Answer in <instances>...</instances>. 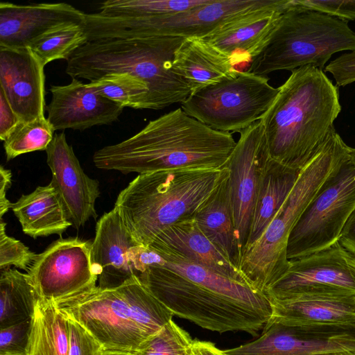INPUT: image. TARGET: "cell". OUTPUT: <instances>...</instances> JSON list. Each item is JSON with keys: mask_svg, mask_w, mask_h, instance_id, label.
Here are the masks:
<instances>
[{"mask_svg": "<svg viewBox=\"0 0 355 355\" xmlns=\"http://www.w3.org/2000/svg\"><path fill=\"white\" fill-rule=\"evenodd\" d=\"M54 131L45 116L20 123L3 141L7 160L27 153L46 150L53 139Z\"/></svg>", "mask_w": 355, "mask_h": 355, "instance_id": "obj_32", "label": "cell"}, {"mask_svg": "<svg viewBox=\"0 0 355 355\" xmlns=\"http://www.w3.org/2000/svg\"><path fill=\"white\" fill-rule=\"evenodd\" d=\"M10 209L24 233L33 239L52 234L61 236L72 226L59 195L51 183L22 195L11 204Z\"/></svg>", "mask_w": 355, "mask_h": 355, "instance_id": "obj_27", "label": "cell"}, {"mask_svg": "<svg viewBox=\"0 0 355 355\" xmlns=\"http://www.w3.org/2000/svg\"><path fill=\"white\" fill-rule=\"evenodd\" d=\"M102 355H134V353L123 351L104 350Z\"/></svg>", "mask_w": 355, "mask_h": 355, "instance_id": "obj_44", "label": "cell"}, {"mask_svg": "<svg viewBox=\"0 0 355 355\" xmlns=\"http://www.w3.org/2000/svg\"><path fill=\"white\" fill-rule=\"evenodd\" d=\"M269 79L245 71L233 78L206 87L181 103L189 116L212 129L227 132H241L269 109L279 88Z\"/></svg>", "mask_w": 355, "mask_h": 355, "instance_id": "obj_11", "label": "cell"}, {"mask_svg": "<svg viewBox=\"0 0 355 355\" xmlns=\"http://www.w3.org/2000/svg\"><path fill=\"white\" fill-rule=\"evenodd\" d=\"M193 340L173 320L144 342L134 355H191Z\"/></svg>", "mask_w": 355, "mask_h": 355, "instance_id": "obj_34", "label": "cell"}, {"mask_svg": "<svg viewBox=\"0 0 355 355\" xmlns=\"http://www.w3.org/2000/svg\"><path fill=\"white\" fill-rule=\"evenodd\" d=\"M272 0H211L187 11L156 17L86 15L85 31L89 42L148 37L204 38L223 24Z\"/></svg>", "mask_w": 355, "mask_h": 355, "instance_id": "obj_9", "label": "cell"}, {"mask_svg": "<svg viewBox=\"0 0 355 355\" xmlns=\"http://www.w3.org/2000/svg\"><path fill=\"white\" fill-rule=\"evenodd\" d=\"M355 51L348 21L299 6L291 0L270 40L247 72L264 76L311 65L322 69L333 54Z\"/></svg>", "mask_w": 355, "mask_h": 355, "instance_id": "obj_7", "label": "cell"}, {"mask_svg": "<svg viewBox=\"0 0 355 355\" xmlns=\"http://www.w3.org/2000/svg\"><path fill=\"white\" fill-rule=\"evenodd\" d=\"M139 245L114 207L97 221L90 245L91 261L102 289L120 286L135 276L129 250Z\"/></svg>", "mask_w": 355, "mask_h": 355, "instance_id": "obj_21", "label": "cell"}, {"mask_svg": "<svg viewBox=\"0 0 355 355\" xmlns=\"http://www.w3.org/2000/svg\"><path fill=\"white\" fill-rule=\"evenodd\" d=\"M64 316L69 329V355H102L104 349L92 334L74 319Z\"/></svg>", "mask_w": 355, "mask_h": 355, "instance_id": "obj_36", "label": "cell"}, {"mask_svg": "<svg viewBox=\"0 0 355 355\" xmlns=\"http://www.w3.org/2000/svg\"><path fill=\"white\" fill-rule=\"evenodd\" d=\"M84 12L67 3L27 5L0 3V46L27 48L46 33L70 26H83Z\"/></svg>", "mask_w": 355, "mask_h": 355, "instance_id": "obj_19", "label": "cell"}, {"mask_svg": "<svg viewBox=\"0 0 355 355\" xmlns=\"http://www.w3.org/2000/svg\"><path fill=\"white\" fill-rule=\"evenodd\" d=\"M300 7L347 21L355 19V0H295Z\"/></svg>", "mask_w": 355, "mask_h": 355, "instance_id": "obj_38", "label": "cell"}, {"mask_svg": "<svg viewBox=\"0 0 355 355\" xmlns=\"http://www.w3.org/2000/svg\"><path fill=\"white\" fill-rule=\"evenodd\" d=\"M211 0H107L98 12L112 17H156L187 11Z\"/></svg>", "mask_w": 355, "mask_h": 355, "instance_id": "obj_31", "label": "cell"}, {"mask_svg": "<svg viewBox=\"0 0 355 355\" xmlns=\"http://www.w3.org/2000/svg\"><path fill=\"white\" fill-rule=\"evenodd\" d=\"M45 151L52 173L50 183L58 193L72 227L78 230L90 218H97L95 204L101 193L99 182L84 172L64 132L54 135Z\"/></svg>", "mask_w": 355, "mask_h": 355, "instance_id": "obj_16", "label": "cell"}, {"mask_svg": "<svg viewBox=\"0 0 355 355\" xmlns=\"http://www.w3.org/2000/svg\"><path fill=\"white\" fill-rule=\"evenodd\" d=\"M184 38L148 37L87 42L67 60L72 78L89 82L113 72H125L148 87V109L162 110L184 102L191 92L172 69L175 52Z\"/></svg>", "mask_w": 355, "mask_h": 355, "instance_id": "obj_4", "label": "cell"}, {"mask_svg": "<svg viewBox=\"0 0 355 355\" xmlns=\"http://www.w3.org/2000/svg\"><path fill=\"white\" fill-rule=\"evenodd\" d=\"M67 318L53 301L37 299L31 318L26 355H69Z\"/></svg>", "mask_w": 355, "mask_h": 355, "instance_id": "obj_28", "label": "cell"}, {"mask_svg": "<svg viewBox=\"0 0 355 355\" xmlns=\"http://www.w3.org/2000/svg\"><path fill=\"white\" fill-rule=\"evenodd\" d=\"M268 153L263 129L258 121L240 132L225 166L229 171L230 198L241 254L250 231L262 161Z\"/></svg>", "mask_w": 355, "mask_h": 355, "instance_id": "obj_15", "label": "cell"}, {"mask_svg": "<svg viewBox=\"0 0 355 355\" xmlns=\"http://www.w3.org/2000/svg\"><path fill=\"white\" fill-rule=\"evenodd\" d=\"M338 241L344 248L355 255V208L346 221Z\"/></svg>", "mask_w": 355, "mask_h": 355, "instance_id": "obj_41", "label": "cell"}, {"mask_svg": "<svg viewBox=\"0 0 355 355\" xmlns=\"http://www.w3.org/2000/svg\"><path fill=\"white\" fill-rule=\"evenodd\" d=\"M44 67L28 47L0 46V91L22 122L44 116Z\"/></svg>", "mask_w": 355, "mask_h": 355, "instance_id": "obj_18", "label": "cell"}, {"mask_svg": "<svg viewBox=\"0 0 355 355\" xmlns=\"http://www.w3.org/2000/svg\"><path fill=\"white\" fill-rule=\"evenodd\" d=\"M318 355H355V350L336 352L327 354H318Z\"/></svg>", "mask_w": 355, "mask_h": 355, "instance_id": "obj_45", "label": "cell"}, {"mask_svg": "<svg viewBox=\"0 0 355 355\" xmlns=\"http://www.w3.org/2000/svg\"><path fill=\"white\" fill-rule=\"evenodd\" d=\"M87 84L99 95L123 107L148 109L147 84L130 73H109Z\"/></svg>", "mask_w": 355, "mask_h": 355, "instance_id": "obj_30", "label": "cell"}, {"mask_svg": "<svg viewBox=\"0 0 355 355\" xmlns=\"http://www.w3.org/2000/svg\"><path fill=\"white\" fill-rule=\"evenodd\" d=\"M38 297L26 272L1 270L0 329L31 320Z\"/></svg>", "mask_w": 355, "mask_h": 355, "instance_id": "obj_29", "label": "cell"}, {"mask_svg": "<svg viewBox=\"0 0 355 355\" xmlns=\"http://www.w3.org/2000/svg\"><path fill=\"white\" fill-rule=\"evenodd\" d=\"M236 144L232 133L212 129L180 107L150 121L133 136L96 150L93 162L100 169L123 174L222 169Z\"/></svg>", "mask_w": 355, "mask_h": 355, "instance_id": "obj_1", "label": "cell"}, {"mask_svg": "<svg viewBox=\"0 0 355 355\" xmlns=\"http://www.w3.org/2000/svg\"><path fill=\"white\" fill-rule=\"evenodd\" d=\"M31 319L0 331V355H26Z\"/></svg>", "mask_w": 355, "mask_h": 355, "instance_id": "obj_37", "label": "cell"}, {"mask_svg": "<svg viewBox=\"0 0 355 355\" xmlns=\"http://www.w3.org/2000/svg\"><path fill=\"white\" fill-rule=\"evenodd\" d=\"M90 245L78 238H60L37 254L26 273L41 299L55 302L97 285Z\"/></svg>", "mask_w": 355, "mask_h": 355, "instance_id": "obj_13", "label": "cell"}, {"mask_svg": "<svg viewBox=\"0 0 355 355\" xmlns=\"http://www.w3.org/2000/svg\"><path fill=\"white\" fill-rule=\"evenodd\" d=\"M334 77L336 85L345 86L355 82V51L344 53L325 67Z\"/></svg>", "mask_w": 355, "mask_h": 355, "instance_id": "obj_39", "label": "cell"}, {"mask_svg": "<svg viewBox=\"0 0 355 355\" xmlns=\"http://www.w3.org/2000/svg\"><path fill=\"white\" fill-rule=\"evenodd\" d=\"M132 264L135 275L173 315L203 329L257 336L270 320L162 264L153 261Z\"/></svg>", "mask_w": 355, "mask_h": 355, "instance_id": "obj_8", "label": "cell"}, {"mask_svg": "<svg viewBox=\"0 0 355 355\" xmlns=\"http://www.w3.org/2000/svg\"><path fill=\"white\" fill-rule=\"evenodd\" d=\"M172 69L187 83L191 94L233 78L240 72L228 56L199 37L183 39L175 52Z\"/></svg>", "mask_w": 355, "mask_h": 355, "instance_id": "obj_23", "label": "cell"}, {"mask_svg": "<svg viewBox=\"0 0 355 355\" xmlns=\"http://www.w3.org/2000/svg\"><path fill=\"white\" fill-rule=\"evenodd\" d=\"M301 171L274 160L269 152L265 155L250 231L243 252L261 236L291 192Z\"/></svg>", "mask_w": 355, "mask_h": 355, "instance_id": "obj_26", "label": "cell"}, {"mask_svg": "<svg viewBox=\"0 0 355 355\" xmlns=\"http://www.w3.org/2000/svg\"><path fill=\"white\" fill-rule=\"evenodd\" d=\"M193 216L202 232L239 268L242 254L232 214L227 168L225 166L218 184L199 206Z\"/></svg>", "mask_w": 355, "mask_h": 355, "instance_id": "obj_25", "label": "cell"}, {"mask_svg": "<svg viewBox=\"0 0 355 355\" xmlns=\"http://www.w3.org/2000/svg\"><path fill=\"white\" fill-rule=\"evenodd\" d=\"M87 329L104 350L134 353L173 314L135 275L120 286L97 285L53 302Z\"/></svg>", "mask_w": 355, "mask_h": 355, "instance_id": "obj_3", "label": "cell"}, {"mask_svg": "<svg viewBox=\"0 0 355 355\" xmlns=\"http://www.w3.org/2000/svg\"><path fill=\"white\" fill-rule=\"evenodd\" d=\"M191 355H224L223 350L219 349L214 343L194 340Z\"/></svg>", "mask_w": 355, "mask_h": 355, "instance_id": "obj_43", "label": "cell"}, {"mask_svg": "<svg viewBox=\"0 0 355 355\" xmlns=\"http://www.w3.org/2000/svg\"><path fill=\"white\" fill-rule=\"evenodd\" d=\"M291 0H272L218 27L203 39L228 56L233 64L252 62L266 48Z\"/></svg>", "mask_w": 355, "mask_h": 355, "instance_id": "obj_17", "label": "cell"}, {"mask_svg": "<svg viewBox=\"0 0 355 355\" xmlns=\"http://www.w3.org/2000/svg\"><path fill=\"white\" fill-rule=\"evenodd\" d=\"M6 224L1 218L0 223V269L17 268L28 270L37 254L31 251L20 241L7 235Z\"/></svg>", "mask_w": 355, "mask_h": 355, "instance_id": "obj_35", "label": "cell"}, {"mask_svg": "<svg viewBox=\"0 0 355 355\" xmlns=\"http://www.w3.org/2000/svg\"><path fill=\"white\" fill-rule=\"evenodd\" d=\"M348 155L349 159L355 166V148L349 147Z\"/></svg>", "mask_w": 355, "mask_h": 355, "instance_id": "obj_46", "label": "cell"}, {"mask_svg": "<svg viewBox=\"0 0 355 355\" xmlns=\"http://www.w3.org/2000/svg\"><path fill=\"white\" fill-rule=\"evenodd\" d=\"M349 146L334 128L325 143L301 171L288 198L261 236L242 254L239 269L249 282L265 293L288 270L286 249L290 234L317 191Z\"/></svg>", "mask_w": 355, "mask_h": 355, "instance_id": "obj_6", "label": "cell"}, {"mask_svg": "<svg viewBox=\"0 0 355 355\" xmlns=\"http://www.w3.org/2000/svg\"><path fill=\"white\" fill-rule=\"evenodd\" d=\"M270 320L286 323L355 322V292L309 293L288 299H270Z\"/></svg>", "mask_w": 355, "mask_h": 355, "instance_id": "obj_22", "label": "cell"}, {"mask_svg": "<svg viewBox=\"0 0 355 355\" xmlns=\"http://www.w3.org/2000/svg\"><path fill=\"white\" fill-rule=\"evenodd\" d=\"M354 208L355 166L347 153L321 184L292 230L287 259L311 254L338 241Z\"/></svg>", "mask_w": 355, "mask_h": 355, "instance_id": "obj_10", "label": "cell"}, {"mask_svg": "<svg viewBox=\"0 0 355 355\" xmlns=\"http://www.w3.org/2000/svg\"><path fill=\"white\" fill-rule=\"evenodd\" d=\"M149 248L174 252L220 274L249 282L240 269L202 232L194 216L168 227L155 239Z\"/></svg>", "mask_w": 355, "mask_h": 355, "instance_id": "obj_24", "label": "cell"}, {"mask_svg": "<svg viewBox=\"0 0 355 355\" xmlns=\"http://www.w3.org/2000/svg\"><path fill=\"white\" fill-rule=\"evenodd\" d=\"M286 273L268 287L269 299L331 292H355V255L339 241L311 254L289 260Z\"/></svg>", "mask_w": 355, "mask_h": 355, "instance_id": "obj_14", "label": "cell"}, {"mask_svg": "<svg viewBox=\"0 0 355 355\" xmlns=\"http://www.w3.org/2000/svg\"><path fill=\"white\" fill-rule=\"evenodd\" d=\"M224 168L139 174L121 191L114 207L136 242L149 248L168 227L194 216L218 184Z\"/></svg>", "mask_w": 355, "mask_h": 355, "instance_id": "obj_5", "label": "cell"}, {"mask_svg": "<svg viewBox=\"0 0 355 355\" xmlns=\"http://www.w3.org/2000/svg\"><path fill=\"white\" fill-rule=\"evenodd\" d=\"M47 119L55 130H84L118 120L124 107L105 98L76 78L65 85H51Z\"/></svg>", "mask_w": 355, "mask_h": 355, "instance_id": "obj_20", "label": "cell"}, {"mask_svg": "<svg viewBox=\"0 0 355 355\" xmlns=\"http://www.w3.org/2000/svg\"><path fill=\"white\" fill-rule=\"evenodd\" d=\"M12 173L8 169L4 168L3 166L0 168V217L3 216L10 209L11 202L6 198L8 189L10 187L12 183Z\"/></svg>", "mask_w": 355, "mask_h": 355, "instance_id": "obj_42", "label": "cell"}, {"mask_svg": "<svg viewBox=\"0 0 355 355\" xmlns=\"http://www.w3.org/2000/svg\"><path fill=\"white\" fill-rule=\"evenodd\" d=\"M83 26H70L51 31L34 41L28 48L45 66L55 60H67L87 42Z\"/></svg>", "mask_w": 355, "mask_h": 355, "instance_id": "obj_33", "label": "cell"}, {"mask_svg": "<svg viewBox=\"0 0 355 355\" xmlns=\"http://www.w3.org/2000/svg\"><path fill=\"white\" fill-rule=\"evenodd\" d=\"M21 122L3 93L0 91V139L3 141L7 136Z\"/></svg>", "mask_w": 355, "mask_h": 355, "instance_id": "obj_40", "label": "cell"}, {"mask_svg": "<svg viewBox=\"0 0 355 355\" xmlns=\"http://www.w3.org/2000/svg\"><path fill=\"white\" fill-rule=\"evenodd\" d=\"M355 350V322L286 323L268 320L260 336L224 355H318Z\"/></svg>", "mask_w": 355, "mask_h": 355, "instance_id": "obj_12", "label": "cell"}, {"mask_svg": "<svg viewBox=\"0 0 355 355\" xmlns=\"http://www.w3.org/2000/svg\"><path fill=\"white\" fill-rule=\"evenodd\" d=\"M261 122L270 156L302 170L327 139L341 111L336 85L318 67L291 71Z\"/></svg>", "mask_w": 355, "mask_h": 355, "instance_id": "obj_2", "label": "cell"}]
</instances>
